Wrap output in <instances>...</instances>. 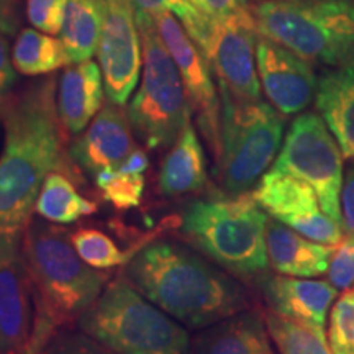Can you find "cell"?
Segmentation results:
<instances>
[{
	"label": "cell",
	"mask_w": 354,
	"mask_h": 354,
	"mask_svg": "<svg viewBox=\"0 0 354 354\" xmlns=\"http://www.w3.org/2000/svg\"><path fill=\"white\" fill-rule=\"evenodd\" d=\"M0 259L20 254L48 174L68 169L66 130L56 109V79L46 77L13 97L0 113Z\"/></svg>",
	"instance_id": "cell-1"
},
{
	"label": "cell",
	"mask_w": 354,
	"mask_h": 354,
	"mask_svg": "<svg viewBox=\"0 0 354 354\" xmlns=\"http://www.w3.org/2000/svg\"><path fill=\"white\" fill-rule=\"evenodd\" d=\"M123 277L187 330H203L253 308L240 279L176 241H154L125 264Z\"/></svg>",
	"instance_id": "cell-2"
},
{
	"label": "cell",
	"mask_w": 354,
	"mask_h": 354,
	"mask_svg": "<svg viewBox=\"0 0 354 354\" xmlns=\"http://www.w3.org/2000/svg\"><path fill=\"white\" fill-rule=\"evenodd\" d=\"M20 254L35 290V328L46 335L77 322L109 284V272L91 268L64 228L38 215L26 228Z\"/></svg>",
	"instance_id": "cell-3"
},
{
	"label": "cell",
	"mask_w": 354,
	"mask_h": 354,
	"mask_svg": "<svg viewBox=\"0 0 354 354\" xmlns=\"http://www.w3.org/2000/svg\"><path fill=\"white\" fill-rule=\"evenodd\" d=\"M269 215L245 192L198 198L185 207L180 232L196 250L236 279H259L269 271L266 227Z\"/></svg>",
	"instance_id": "cell-4"
},
{
	"label": "cell",
	"mask_w": 354,
	"mask_h": 354,
	"mask_svg": "<svg viewBox=\"0 0 354 354\" xmlns=\"http://www.w3.org/2000/svg\"><path fill=\"white\" fill-rule=\"evenodd\" d=\"M77 330L115 354H189L187 328L120 276L77 318Z\"/></svg>",
	"instance_id": "cell-5"
},
{
	"label": "cell",
	"mask_w": 354,
	"mask_h": 354,
	"mask_svg": "<svg viewBox=\"0 0 354 354\" xmlns=\"http://www.w3.org/2000/svg\"><path fill=\"white\" fill-rule=\"evenodd\" d=\"M253 15L261 37L310 64L354 63V0H264Z\"/></svg>",
	"instance_id": "cell-6"
},
{
	"label": "cell",
	"mask_w": 354,
	"mask_h": 354,
	"mask_svg": "<svg viewBox=\"0 0 354 354\" xmlns=\"http://www.w3.org/2000/svg\"><path fill=\"white\" fill-rule=\"evenodd\" d=\"M136 13L143 43L140 88L128 102V120L148 149L171 148L192 122L179 68L159 35L153 17Z\"/></svg>",
	"instance_id": "cell-7"
},
{
	"label": "cell",
	"mask_w": 354,
	"mask_h": 354,
	"mask_svg": "<svg viewBox=\"0 0 354 354\" xmlns=\"http://www.w3.org/2000/svg\"><path fill=\"white\" fill-rule=\"evenodd\" d=\"M221 149L215 174L230 196L251 192L276 161L286 117L264 100H243L218 91Z\"/></svg>",
	"instance_id": "cell-8"
},
{
	"label": "cell",
	"mask_w": 354,
	"mask_h": 354,
	"mask_svg": "<svg viewBox=\"0 0 354 354\" xmlns=\"http://www.w3.org/2000/svg\"><path fill=\"white\" fill-rule=\"evenodd\" d=\"M209 61L218 82V91L243 100L261 99V82L256 64L259 33L253 10L210 17L196 12L180 24Z\"/></svg>",
	"instance_id": "cell-9"
},
{
	"label": "cell",
	"mask_w": 354,
	"mask_h": 354,
	"mask_svg": "<svg viewBox=\"0 0 354 354\" xmlns=\"http://www.w3.org/2000/svg\"><path fill=\"white\" fill-rule=\"evenodd\" d=\"M343 151L320 113H300L287 130L276 161L268 172L286 174L308 184L322 209L338 227L342 220Z\"/></svg>",
	"instance_id": "cell-10"
},
{
	"label": "cell",
	"mask_w": 354,
	"mask_h": 354,
	"mask_svg": "<svg viewBox=\"0 0 354 354\" xmlns=\"http://www.w3.org/2000/svg\"><path fill=\"white\" fill-rule=\"evenodd\" d=\"M153 19L162 41L179 68L192 117H196L201 135L216 162L221 149V100L209 61L172 13L161 12Z\"/></svg>",
	"instance_id": "cell-11"
},
{
	"label": "cell",
	"mask_w": 354,
	"mask_h": 354,
	"mask_svg": "<svg viewBox=\"0 0 354 354\" xmlns=\"http://www.w3.org/2000/svg\"><path fill=\"white\" fill-rule=\"evenodd\" d=\"M104 21L97 56L105 94L113 104H128L143 69V43L131 0H102Z\"/></svg>",
	"instance_id": "cell-12"
},
{
	"label": "cell",
	"mask_w": 354,
	"mask_h": 354,
	"mask_svg": "<svg viewBox=\"0 0 354 354\" xmlns=\"http://www.w3.org/2000/svg\"><path fill=\"white\" fill-rule=\"evenodd\" d=\"M251 194L271 218L310 240L335 246L343 238V228L323 212L315 190L295 177L266 172Z\"/></svg>",
	"instance_id": "cell-13"
},
{
	"label": "cell",
	"mask_w": 354,
	"mask_h": 354,
	"mask_svg": "<svg viewBox=\"0 0 354 354\" xmlns=\"http://www.w3.org/2000/svg\"><path fill=\"white\" fill-rule=\"evenodd\" d=\"M256 64L261 88L284 117L302 113L315 99L318 79L313 64L282 44L259 35Z\"/></svg>",
	"instance_id": "cell-14"
},
{
	"label": "cell",
	"mask_w": 354,
	"mask_h": 354,
	"mask_svg": "<svg viewBox=\"0 0 354 354\" xmlns=\"http://www.w3.org/2000/svg\"><path fill=\"white\" fill-rule=\"evenodd\" d=\"M263 295L268 310L305 326L326 343L328 312L338 297V290L328 281L268 276L263 281Z\"/></svg>",
	"instance_id": "cell-15"
},
{
	"label": "cell",
	"mask_w": 354,
	"mask_h": 354,
	"mask_svg": "<svg viewBox=\"0 0 354 354\" xmlns=\"http://www.w3.org/2000/svg\"><path fill=\"white\" fill-rule=\"evenodd\" d=\"M135 148L128 115L120 105L109 100L87 130L71 143L68 154L81 169L95 177L105 167L118 169Z\"/></svg>",
	"instance_id": "cell-16"
},
{
	"label": "cell",
	"mask_w": 354,
	"mask_h": 354,
	"mask_svg": "<svg viewBox=\"0 0 354 354\" xmlns=\"http://www.w3.org/2000/svg\"><path fill=\"white\" fill-rule=\"evenodd\" d=\"M21 254L0 259V354H26L32 343L37 307Z\"/></svg>",
	"instance_id": "cell-17"
},
{
	"label": "cell",
	"mask_w": 354,
	"mask_h": 354,
	"mask_svg": "<svg viewBox=\"0 0 354 354\" xmlns=\"http://www.w3.org/2000/svg\"><path fill=\"white\" fill-rule=\"evenodd\" d=\"M105 82L92 59L66 66L56 88V109L68 135L77 136L104 107Z\"/></svg>",
	"instance_id": "cell-18"
},
{
	"label": "cell",
	"mask_w": 354,
	"mask_h": 354,
	"mask_svg": "<svg viewBox=\"0 0 354 354\" xmlns=\"http://www.w3.org/2000/svg\"><path fill=\"white\" fill-rule=\"evenodd\" d=\"M189 354H279L264 310L250 308L198 330Z\"/></svg>",
	"instance_id": "cell-19"
},
{
	"label": "cell",
	"mask_w": 354,
	"mask_h": 354,
	"mask_svg": "<svg viewBox=\"0 0 354 354\" xmlns=\"http://www.w3.org/2000/svg\"><path fill=\"white\" fill-rule=\"evenodd\" d=\"M269 266L282 276L313 279L328 272L335 246L304 236L269 216L266 227Z\"/></svg>",
	"instance_id": "cell-20"
},
{
	"label": "cell",
	"mask_w": 354,
	"mask_h": 354,
	"mask_svg": "<svg viewBox=\"0 0 354 354\" xmlns=\"http://www.w3.org/2000/svg\"><path fill=\"white\" fill-rule=\"evenodd\" d=\"M315 104L344 159H354V63L323 74L318 81Z\"/></svg>",
	"instance_id": "cell-21"
},
{
	"label": "cell",
	"mask_w": 354,
	"mask_h": 354,
	"mask_svg": "<svg viewBox=\"0 0 354 354\" xmlns=\"http://www.w3.org/2000/svg\"><path fill=\"white\" fill-rule=\"evenodd\" d=\"M209 179L207 158L192 122L169 148L159 169V190L166 197H180L203 189Z\"/></svg>",
	"instance_id": "cell-22"
},
{
	"label": "cell",
	"mask_w": 354,
	"mask_h": 354,
	"mask_svg": "<svg viewBox=\"0 0 354 354\" xmlns=\"http://www.w3.org/2000/svg\"><path fill=\"white\" fill-rule=\"evenodd\" d=\"M102 21V0H69L59 39L68 51L71 64L84 63L97 55Z\"/></svg>",
	"instance_id": "cell-23"
},
{
	"label": "cell",
	"mask_w": 354,
	"mask_h": 354,
	"mask_svg": "<svg viewBox=\"0 0 354 354\" xmlns=\"http://www.w3.org/2000/svg\"><path fill=\"white\" fill-rule=\"evenodd\" d=\"M35 212L39 218L51 223L71 225L84 216L94 215L97 203L81 196L64 172L53 171L41 185Z\"/></svg>",
	"instance_id": "cell-24"
},
{
	"label": "cell",
	"mask_w": 354,
	"mask_h": 354,
	"mask_svg": "<svg viewBox=\"0 0 354 354\" xmlns=\"http://www.w3.org/2000/svg\"><path fill=\"white\" fill-rule=\"evenodd\" d=\"M12 61L17 73L32 77L51 74L71 64L63 41L37 28H24L17 35Z\"/></svg>",
	"instance_id": "cell-25"
},
{
	"label": "cell",
	"mask_w": 354,
	"mask_h": 354,
	"mask_svg": "<svg viewBox=\"0 0 354 354\" xmlns=\"http://www.w3.org/2000/svg\"><path fill=\"white\" fill-rule=\"evenodd\" d=\"M264 318L279 354H333L328 343L322 342L315 333L299 323L271 310H264Z\"/></svg>",
	"instance_id": "cell-26"
},
{
	"label": "cell",
	"mask_w": 354,
	"mask_h": 354,
	"mask_svg": "<svg viewBox=\"0 0 354 354\" xmlns=\"http://www.w3.org/2000/svg\"><path fill=\"white\" fill-rule=\"evenodd\" d=\"M71 241L76 248L77 254L91 268L100 271L125 266L135 256L120 250L112 236L97 228H79L71 234Z\"/></svg>",
	"instance_id": "cell-27"
},
{
	"label": "cell",
	"mask_w": 354,
	"mask_h": 354,
	"mask_svg": "<svg viewBox=\"0 0 354 354\" xmlns=\"http://www.w3.org/2000/svg\"><path fill=\"white\" fill-rule=\"evenodd\" d=\"M326 343L333 354H354V289L335 300L328 317Z\"/></svg>",
	"instance_id": "cell-28"
},
{
	"label": "cell",
	"mask_w": 354,
	"mask_h": 354,
	"mask_svg": "<svg viewBox=\"0 0 354 354\" xmlns=\"http://www.w3.org/2000/svg\"><path fill=\"white\" fill-rule=\"evenodd\" d=\"M145 185L143 174H125L117 169L112 179L99 190L102 192V198L112 203L115 209L130 210L138 207L143 201Z\"/></svg>",
	"instance_id": "cell-29"
},
{
	"label": "cell",
	"mask_w": 354,
	"mask_h": 354,
	"mask_svg": "<svg viewBox=\"0 0 354 354\" xmlns=\"http://www.w3.org/2000/svg\"><path fill=\"white\" fill-rule=\"evenodd\" d=\"M69 0H26V19L33 28L59 35Z\"/></svg>",
	"instance_id": "cell-30"
},
{
	"label": "cell",
	"mask_w": 354,
	"mask_h": 354,
	"mask_svg": "<svg viewBox=\"0 0 354 354\" xmlns=\"http://www.w3.org/2000/svg\"><path fill=\"white\" fill-rule=\"evenodd\" d=\"M328 282L338 292L354 289V238L343 234L335 245L328 266Z\"/></svg>",
	"instance_id": "cell-31"
},
{
	"label": "cell",
	"mask_w": 354,
	"mask_h": 354,
	"mask_svg": "<svg viewBox=\"0 0 354 354\" xmlns=\"http://www.w3.org/2000/svg\"><path fill=\"white\" fill-rule=\"evenodd\" d=\"M41 354H115L82 331L57 330L43 348Z\"/></svg>",
	"instance_id": "cell-32"
},
{
	"label": "cell",
	"mask_w": 354,
	"mask_h": 354,
	"mask_svg": "<svg viewBox=\"0 0 354 354\" xmlns=\"http://www.w3.org/2000/svg\"><path fill=\"white\" fill-rule=\"evenodd\" d=\"M8 35L0 30V113L10 102L12 92L17 86V69L12 61L10 43H8Z\"/></svg>",
	"instance_id": "cell-33"
},
{
	"label": "cell",
	"mask_w": 354,
	"mask_h": 354,
	"mask_svg": "<svg viewBox=\"0 0 354 354\" xmlns=\"http://www.w3.org/2000/svg\"><path fill=\"white\" fill-rule=\"evenodd\" d=\"M135 12L154 17L161 12H169L183 24L197 12V8L187 0H131Z\"/></svg>",
	"instance_id": "cell-34"
},
{
	"label": "cell",
	"mask_w": 354,
	"mask_h": 354,
	"mask_svg": "<svg viewBox=\"0 0 354 354\" xmlns=\"http://www.w3.org/2000/svg\"><path fill=\"white\" fill-rule=\"evenodd\" d=\"M342 220L343 233L354 238V159L344 167L342 189Z\"/></svg>",
	"instance_id": "cell-35"
},
{
	"label": "cell",
	"mask_w": 354,
	"mask_h": 354,
	"mask_svg": "<svg viewBox=\"0 0 354 354\" xmlns=\"http://www.w3.org/2000/svg\"><path fill=\"white\" fill-rule=\"evenodd\" d=\"M187 2L192 3L198 12L210 17H223L250 8L248 0H187Z\"/></svg>",
	"instance_id": "cell-36"
},
{
	"label": "cell",
	"mask_w": 354,
	"mask_h": 354,
	"mask_svg": "<svg viewBox=\"0 0 354 354\" xmlns=\"http://www.w3.org/2000/svg\"><path fill=\"white\" fill-rule=\"evenodd\" d=\"M19 25V0H0V30L8 37H13Z\"/></svg>",
	"instance_id": "cell-37"
},
{
	"label": "cell",
	"mask_w": 354,
	"mask_h": 354,
	"mask_svg": "<svg viewBox=\"0 0 354 354\" xmlns=\"http://www.w3.org/2000/svg\"><path fill=\"white\" fill-rule=\"evenodd\" d=\"M149 159L141 148H135L128 156L123 165L118 167V171L125 172V174H145V171L148 169Z\"/></svg>",
	"instance_id": "cell-38"
},
{
	"label": "cell",
	"mask_w": 354,
	"mask_h": 354,
	"mask_svg": "<svg viewBox=\"0 0 354 354\" xmlns=\"http://www.w3.org/2000/svg\"><path fill=\"white\" fill-rule=\"evenodd\" d=\"M261 2H264V0H261Z\"/></svg>",
	"instance_id": "cell-39"
}]
</instances>
